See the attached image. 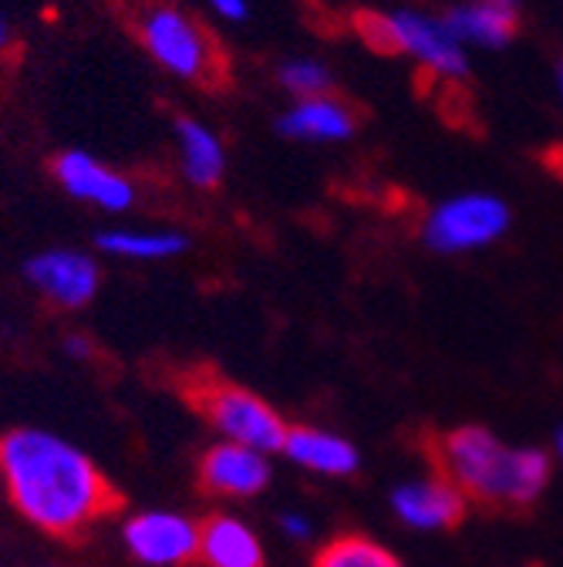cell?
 <instances>
[{"label":"cell","instance_id":"obj_1","mask_svg":"<svg viewBox=\"0 0 563 567\" xmlns=\"http://www.w3.org/2000/svg\"><path fill=\"white\" fill-rule=\"evenodd\" d=\"M0 476L14 507L48 534H79L112 507L102 470L48 430H14L0 440Z\"/></svg>","mask_w":563,"mask_h":567},{"label":"cell","instance_id":"obj_2","mask_svg":"<svg viewBox=\"0 0 563 567\" xmlns=\"http://www.w3.org/2000/svg\"><path fill=\"white\" fill-rule=\"evenodd\" d=\"M439 470L472 504L533 507L553 476V456L540 446H510L486 425H456L436 446Z\"/></svg>","mask_w":563,"mask_h":567},{"label":"cell","instance_id":"obj_3","mask_svg":"<svg viewBox=\"0 0 563 567\" xmlns=\"http://www.w3.org/2000/svg\"><path fill=\"white\" fill-rule=\"evenodd\" d=\"M135 34L138 44L146 48V54L176 82L202 85V89L223 85L227 61L217 38L183 8L149 4L135 21Z\"/></svg>","mask_w":563,"mask_h":567},{"label":"cell","instance_id":"obj_4","mask_svg":"<svg viewBox=\"0 0 563 567\" xmlns=\"http://www.w3.org/2000/svg\"><path fill=\"white\" fill-rule=\"evenodd\" d=\"M358 31L372 48L388 54H405L436 79H462L469 71L466 48L449 34L442 18L421 11L365 14L358 21Z\"/></svg>","mask_w":563,"mask_h":567},{"label":"cell","instance_id":"obj_5","mask_svg":"<svg viewBox=\"0 0 563 567\" xmlns=\"http://www.w3.org/2000/svg\"><path fill=\"white\" fill-rule=\"evenodd\" d=\"M513 213L497 193H459L432 206L421 220V240L429 250L456 257L476 254L507 237Z\"/></svg>","mask_w":563,"mask_h":567},{"label":"cell","instance_id":"obj_6","mask_svg":"<svg viewBox=\"0 0 563 567\" xmlns=\"http://www.w3.org/2000/svg\"><path fill=\"white\" fill-rule=\"evenodd\" d=\"M196 402L227 443H240L270 456L280 453V446L288 440L291 425L284 422V415L250 389L213 382L196 392Z\"/></svg>","mask_w":563,"mask_h":567},{"label":"cell","instance_id":"obj_7","mask_svg":"<svg viewBox=\"0 0 563 567\" xmlns=\"http://www.w3.org/2000/svg\"><path fill=\"white\" fill-rule=\"evenodd\" d=\"M388 507L395 520L415 534H442L462 524L469 501L466 493L439 470V473H421L408 476L392 486Z\"/></svg>","mask_w":563,"mask_h":567},{"label":"cell","instance_id":"obj_8","mask_svg":"<svg viewBox=\"0 0 563 567\" xmlns=\"http://www.w3.org/2000/svg\"><path fill=\"white\" fill-rule=\"evenodd\" d=\"M24 277L54 308H85L102 288L98 264L85 250L72 247H51L34 254L24 264Z\"/></svg>","mask_w":563,"mask_h":567},{"label":"cell","instance_id":"obj_9","mask_svg":"<svg viewBox=\"0 0 563 567\" xmlns=\"http://www.w3.org/2000/svg\"><path fill=\"white\" fill-rule=\"evenodd\" d=\"M128 554L146 567H183L199 550V527L176 511H143L122 524Z\"/></svg>","mask_w":563,"mask_h":567},{"label":"cell","instance_id":"obj_10","mask_svg":"<svg viewBox=\"0 0 563 567\" xmlns=\"http://www.w3.org/2000/svg\"><path fill=\"white\" fill-rule=\"evenodd\" d=\"M51 173H54L58 186L67 196L79 199V203H88L95 209L125 213L135 203V183L125 173L112 169L108 163H102L98 156H92L85 150H67V153H61L51 163Z\"/></svg>","mask_w":563,"mask_h":567},{"label":"cell","instance_id":"obj_11","mask_svg":"<svg viewBox=\"0 0 563 567\" xmlns=\"http://www.w3.org/2000/svg\"><path fill=\"white\" fill-rule=\"evenodd\" d=\"M199 473H202V486L209 493L233 496V501L263 493L273 476L267 453L240 446V443H227V440L206 450Z\"/></svg>","mask_w":563,"mask_h":567},{"label":"cell","instance_id":"obj_12","mask_svg":"<svg viewBox=\"0 0 563 567\" xmlns=\"http://www.w3.org/2000/svg\"><path fill=\"white\" fill-rule=\"evenodd\" d=\"M280 453H284L294 466L317 473V476H331V480L351 476L362 466V453L355 443L344 440L341 433L317 430V425H291Z\"/></svg>","mask_w":563,"mask_h":567},{"label":"cell","instance_id":"obj_13","mask_svg":"<svg viewBox=\"0 0 563 567\" xmlns=\"http://www.w3.org/2000/svg\"><path fill=\"white\" fill-rule=\"evenodd\" d=\"M176 150H179V169L183 179L196 189H213L227 176V146L206 122L192 115H179L173 125Z\"/></svg>","mask_w":563,"mask_h":567},{"label":"cell","instance_id":"obj_14","mask_svg":"<svg viewBox=\"0 0 563 567\" xmlns=\"http://www.w3.org/2000/svg\"><path fill=\"white\" fill-rule=\"evenodd\" d=\"M355 112L334 95H317L291 102V109L277 118V132L294 142H347L355 135Z\"/></svg>","mask_w":563,"mask_h":567},{"label":"cell","instance_id":"obj_15","mask_svg":"<svg viewBox=\"0 0 563 567\" xmlns=\"http://www.w3.org/2000/svg\"><path fill=\"white\" fill-rule=\"evenodd\" d=\"M196 557H202L206 567H263V540L240 517L217 514L199 527Z\"/></svg>","mask_w":563,"mask_h":567},{"label":"cell","instance_id":"obj_16","mask_svg":"<svg viewBox=\"0 0 563 567\" xmlns=\"http://www.w3.org/2000/svg\"><path fill=\"white\" fill-rule=\"evenodd\" d=\"M449 34L466 48H503L513 34H517V14L503 11L497 4H486V0H472V4H459L449 8L442 14Z\"/></svg>","mask_w":563,"mask_h":567},{"label":"cell","instance_id":"obj_17","mask_svg":"<svg viewBox=\"0 0 563 567\" xmlns=\"http://www.w3.org/2000/svg\"><path fill=\"white\" fill-rule=\"evenodd\" d=\"M98 247L122 260H169L179 257L189 240L179 230H105Z\"/></svg>","mask_w":563,"mask_h":567},{"label":"cell","instance_id":"obj_18","mask_svg":"<svg viewBox=\"0 0 563 567\" xmlns=\"http://www.w3.org/2000/svg\"><path fill=\"white\" fill-rule=\"evenodd\" d=\"M314 567H405V564L385 544H378L372 537L344 534L317 550Z\"/></svg>","mask_w":563,"mask_h":567},{"label":"cell","instance_id":"obj_19","mask_svg":"<svg viewBox=\"0 0 563 567\" xmlns=\"http://www.w3.org/2000/svg\"><path fill=\"white\" fill-rule=\"evenodd\" d=\"M277 85L294 102L331 95V68L317 58H291L277 68Z\"/></svg>","mask_w":563,"mask_h":567},{"label":"cell","instance_id":"obj_20","mask_svg":"<svg viewBox=\"0 0 563 567\" xmlns=\"http://www.w3.org/2000/svg\"><path fill=\"white\" fill-rule=\"evenodd\" d=\"M280 530H284L288 540H311V537H314L311 517H307V514H298V511L280 514Z\"/></svg>","mask_w":563,"mask_h":567},{"label":"cell","instance_id":"obj_21","mask_svg":"<svg viewBox=\"0 0 563 567\" xmlns=\"http://www.w3.org/2000/svg\"><path fill=\"white\" fill-rule=\"evenodd\" d=\"M206 4L217 18H223L230 24H240V21L250 18V0H206Z\"/></svg>","mask_w":563,"mask_h":567},{"label":"cell","instance_id":"obj_22","mask_svg":"<svg viewBox=\"0 0 563 567\" xmlns=\"http://www.w3.org/2000/svg\"><path fill=\"white\" fill-rule=\"evenodd\" d=\"M64 351L72 354V359H88V354H92V341L85 334H67L64 338Z\"/></svg>","mask_w":563,"mask_h":567},{"label":"cell","instance_id":"obj_23","mask_svg":"<svg viewBox=\"0 0 563 567\" xmlns=\"http://www.w3.org/2000/svg\"><path fill=\"white\" fill-rule=\"evenodd\" d=\"M11 48H14V28L4 14H0V58H4Z\"/></svg>","mask_w":563,"mask_h":567},{"label":"cell","instance_id":"obj_24","mask_svg":"<svg viewBox=\"0 0 563 567\" xmlns=\"http://www.w3.org/2000/svg\"><path fill=\"white\" fill-rule=\"evenodd\" d=\"M560 466H563V425L556 430V436H553V453H550Z\"/></svg>","mask_w":563,"mask_h":567},{"label":"cell","instance_id":"obj_25","mask_svg":"<svg viewBox=\"0 0 563 567\" xmlns=\"http://www.w3.org/2000/svg\"><path fill=\"white\" fill-rule=\"evenodd\" d=\"M486 4H497V8H503V11H513V14H517L520 0H486Z\"/></svg>","mask_w":563,"mask_h":567},{"label":"cell","instance_id":"obj_26","mask_svg":"<svg viewBox=\"0 0 563 567\" xmlns=\"http://www.w3.org/2000/svg\"><path fill=\"white\" fill-rule=\"evenodd\" d=\"M556 89H560V102H563V64H560V71H556Z\"/></svg>","mask_w":563,"mask_h":567}]
</instances>
